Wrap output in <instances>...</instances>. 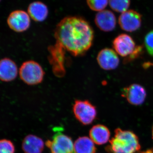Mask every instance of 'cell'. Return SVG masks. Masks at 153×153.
Segmentation results:
<instances>
[{"instance_id": "obj_1", "label": "cell", "mask_w": 153, "mask_h": 153, "mask_svg": "<svg viewBox=\"0 0 153 153\" xmlns=\"http://www.w3.org/2000/svg\"><path fill=\"white\" fill-rule=\"evenodd\" d=\"M55 37L56 43L50 48V52L64 58V51L75 57L84 55L92 46L94 33L83 18L68 16L57 24Z\"/></svg>"}, {"instance_id": "obj_2", "label": "cell", "mask_w": 153, "mask_h": 153, "mask_svg": "<svg viewBox=\"0 0 153 153\" xmlns=\"http://www.w3.org/2000/svg\"><path fill=\"white\" fill-rule=\"evenodd\" d=\"M109 150L112 153H135L140 149L139 139L135 134L129 131L117 128L110 140Z\"/></svg>"}, {"instance_id": "obj_3", "label": "cell", "mask_w": 153, "mask_h": 153, "mask_svg": "<svg viewBox=\"0 0 153 153\" xmlns=\"http://www.w3.org/2000/svg\"><path fill=\"white\" fill-rule=\"evenodd\" d=\"M20 78L29 85H36L41 83L44 79V71L39 63L28 60L24 62L19 70Z\"/></svg>"}, {"instance_id": "obj_4", "label": "cell", "mask_w": 153, "mask_h": 153, "mask_svg": "<svg viewBox=\"0 0 153 153\" xmlns=\"http://www.w3.org/2000/svg\"><path fill=\"white\" fill-rule=\"evenodd\" d=\"M73 111L76 119L85 125L92 123L96 117L95 107L88 100H75Z\"/></svg>"}, {"instance_id": "obj_5", "label": "cell", "mask_w": 153, "mask_h": 153, "mask_svg": "<svg viewBox=\"0 0 153 153\" xmlns=\"http://www.w3.org/2000/svg\"><path fill=\"white\" fill-rule=\"evenodd\" d=\"M51 153H75L74 144L71 138L60 132L54 134L52 140L46 142Z\"/></svg>"}, {"instance_id": "obj_6", "label": "cell", "mask_w": 153, "mask_h": 153, "mask_svg": "<svg viewBox=\"0 0 153 153\" xmlns=\"http://www.w3.org/2000/svg\"><path fill=\"white\" fill-rule=\"evenodd\" d=\"M114 50L122 57H128L132 55L137 47L131 36L121 34L116 37L112 42Z\"/></svg>"}, {"instance_id": "obj_7", "label": "cell", "mask_w": 153, "mask_h": 153, "mask_svg": "<svg viewBox=\"0 0 153 153\" xmlns=\"http://www.w3.org/2000/svg\"><path fill=\"white\" fill-rule=\"evenodd\" d=\"M120 28L126 32H135L140 29L142 25V16L134 10H128L122 13L118 19Z\"/></svg>"}, {"instance_id": "obj_8", "label": "cell", "mask_w": 153, "mask_h": 153, "mask_svg": "<svg viewBox=\"0 0 153 153\" xmlns=\"http://www.w3.org/2000/svg\"><path fill=\"white\" fill-rule=\"evenodd\" d=\"M7 22L11 30L17 33H22L30 28L31 21L27 13L18 10L13 11L10 14Z\"/></svg>"}, {"instance_id": "obj_9", "label": "cell", "mask_w": 153, "mask_h": 153, "mask_svg": "<svg viewBox=\"0 0 153 153\" xmlns=\"http://www.w3.org/2000/svg\"><path fill=\"white\" fill-rule=\"evenodd\" d=\"M121 95L131 104L140 105L144 102L147 94L142 85L134 83L124 88L122 90Z\"/></svg>"}, {"instance_id": "obj_10", "label": "cell", "mask_w": 153, "mask_h": 153, "mask_svg": "<svg viewBox=\"0 0 153 153\" xmlns=\"http://www.w3.org/2000/svg\"><path fill=\"white\" fill-rule=\"evenodd\" d=\"M97 60L100 68L107 71L117 68L120 63L118 54L114 49L110 48H104L100 51Z\"/></svg>"}, {"instance_id": "obj_11", "label": "cell", "mask_w": 153, "mask_h": 153, "mask_svg": "<svg viewBox=\"0 0 153 153\" xmlns=\"http://www.w3.org/2000/svg\"><path fill=\"white\" fill-rule=\"evenodd\" d=\"M94 22L97 27L105 32H111L114 30L117 24L114 14L108 10L98 12L96 15Z\"/></svg>"}, {"instance_id": "obj_12", "label": "cell", "mask_w": 153, "mask_h": 153, "mask_svg": "<svg viewBox=\"0 0 153 153\" xmlns=\"http://www.w3.org/2000/svg\"><path fill=\"white\" fill-rule=\"evenodd\" d=\"M19 71L16 64L8 58L2 59L0 62V79L5 82L13 81L18 76Z\"/></svg>"}, {"instance_id": "obj_13", "label": "cell", "mask_w": 153, "mask_h": 153, "mask_svg": "<svg viewBox=\"0 0 153 153\" xmlns=\"http://www.w3.org/2000/svg\"><path fill=\"white\" fill-rule=\"evenodd\" d=\"M44 146V142L41 138L30 134L23 140L22 148L25 153H42Z\"/></svg>"}, {"instance_id": "obj_14", "label": "cell", "mask_w": 153, "mask_h": 153, "mask_svg": "<svg viewBox=\"0 0 153 153\" xmlns=\"http://www.w3.org/2000/svg\"><path fill=\"white\" fill-rule=\"evenodd\" d=\"M90 138L96 144H104L109 140L110 132L105 126L98 124L94 126L89 131Z\"/></svg>"}, {"instance_id": "obj_15", "label": "cell", "mask_w": 153, "mask_h": 153, "mask_svg": "<svg viewBox=\"0 0 153 153\" xmlns=\"http://www.w3.org/2000/svg\"><path fill=\"white\" fill-rule=\"evenodd\" d=\"M28 13L31 19L36 22H44L49 13L47 7L40 1H35L30 4L28 8Z\"/></svg>"}, {"instance_id": "obj_16", "label": "cell", "mask_w": 153, "mask_h": 153, "mask_svg": "<svg viewBox=\"0 0 153 153\" xmlns=\"http://www.w3.org/2000/svg\"><path fill=\"white\" fill-rule=\"evenodd\" d=\"M92 140L87 137H79L74 144L75 153H94L96 148Z\"/></svg>"}, {"instance_id": "obj_17", "label": "cell", "mask_w": 153, "mask_h": 153, "mask_svg": "<svg viewBox=\"0 0 153 153\" xmlns=\"http://www.w3.org/2000/svg\"><path fill=\"white\" fill-rule=\"evenodd\" d=\"M108 3L113 10L122 13L128 10L130 0H108Z\"/></svg>"}, {"instance_id": "obj_18", "label": "cell", "mask_w": 153, "mask_h": 153, "mask_svg": "<svg viewBox=\"0 0 153 153\" xmlns=\"http://www.w3.org/2000/svg\"><path fill=\"white\" fill-rule=\"evenodd\" d=\"M87 4L91 10L100 12L105 10L108 3V0H86Z\"/></svg>"}, {"instance_id": "obj_19", "label": "cell", "mask_w": 153, "mask_h": 153, "mask_svg": "<svg viewBox=\"0 0 153 153\" xmlns=\"http://www.w3.org/2000/svg\"><path fill=\"white\" fill-rule=\"evenodd\" d=\"M0 153H14L15 147L11 141L1 140L0 142Z\"/></svg>"}, {"instance_id": "obj_20", "label": "cell", "mask_w": 153, "mask_h": 153, "mask_svg": "<svg viewBox=\"0 0 153 153\" xmlns=\"http://www.w3.org/2000/svg\"><path fill=\"white\" fill-rule=\"evenodd\" d=\"M144 44L148 53L153 57V30L149 32L145 36Z\"/></svg>"}, {"instance_id": "obj_21", "label": "cell", "mask_w": 153, "mask_h": 153, "mask_svg": "<svg viewBox=\"0 0 153 153\" xmlns=\"http://www.w3.org/2000/svg\"><path fill=\"white\" fill-rule=\"evenodd\" d=\"M140 153H153V149H150L149 150L145 151V152H142Z\"/></svg>"}, {"instance_id": "obj_22", "label": "cell", "mask_w": 153, "mask_h": 153, "mask_svg": "<svg viewBox=\"0 0 153 153\" xmlns=\"http://www.w3.org/2000/svg\"><path fill=\"white\" fill-rule=\"evenodd\" d=\"M152 138L153 139V126L152 128Z\"/></svg>"}]
</instances>
